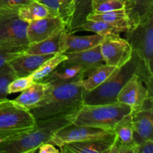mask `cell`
I'll list each match as a JSON object with an SVG mask.
<instances>
[{"instance_id": "cell-32", "label": "cell", "mask_w": 153, "mask_h": 153, "mask_svg": "<svg viewBox=\"0 0 153 153\" xmlns=\"http://www.w3.org/2000/svg\"><path fill=\"white\" fill-rule=\"evenodd\" d=\"M32 0H0V10L18 11L20 7Z\"/></svg>"}, {"instance_id": "cell-20", "label": "cell", "mask_w": 153, "mask_h": 153, "mask_svg": "<svg viewBox=\"0 0 153 153\" xmlns=\"http://www.w3.org/2000/svg\"><path fill=\"white\" fill-rule=\"evenodd\" d=\"M85 72V69L79 66L62 67L59 64L43 82H49L52 85L70 83L83 79Z\"/></svg>"}, {"instance_id": "cell-23", "label": "cell", "mask_w": 153, "mask_h": 153, "mask_svg": "<svg viewBox=\"0 0 153 153\" xmlns=\"http://www.w3.org/2000/svg\"><path fill=\"white\" fill-rule=\"evenodd\" d=\"M113 131L116 134L117 140L120 143L131 149L132 153H135V143L133 140L134 127L131 112L125 115L115 124Z\"/></svg>"}, {"instance_id": "cell-4", "label": "cell", "mask_w": 153, "mask_h": 153, "mask_svg": "<svg viewBox=\"0 0 153 153\" xmlns=\"http://www.w3.org/2000/svg\"><path fill=\"white\" fill-rule=\"evenodd\" d=\"M131 112L130 107L119 102L96 105H83L73 115L72 123L113 131L115 124Z\"/></svg>"}, {"instance_id": "cell-33", "label": "cell", "mask_w": 153, "mask_h": 153, "mask_svg": "<svg viewBox=\"0 0 153 153\" xmlns=\"http://www.w3.org/2000/svg\"><path fill=\"white\" fill-rule=\"evenodd\" d=\"M22 52H13L7 49H0V68L8 64L11 60L20 55Z\"/></svg>"}, {"instance_id": "cell-16", "label": "cell", "mask_w": 153, "mask_h": 153, "mask_svg": "<svg viewBox=\"0 0 153 153\" xmlns=\"http://www.w3.org/2000/svg\"><path fill=\"white\" fill-rule=\"evenodd\" d=\"M52 88L53 85L49 82H34L13 101L20 107L30 111L49 94Z\"/></svg>"}, {"instance_id": "cell-9", "label": "cell", "mask_w": 153, "mask_h": 153, "mask_svg": "<svg viewBox=\"0 0 153 153\" xmlns=\"http://www.w3.org/2000/svg\"><path fill=\"white\" fill-rule=\"evenodd\" d=\"M112 132L114 131H108L102 128L85 126H76L73 123H70L56 131L49 143L60 147L67 143L84 141L91 139L105 137Z\"/></svg>"}, {"instance_id": "cell-1", "label": "cell", "mask_w": 153, "mask_h": 153, "mask_svg": "<svg viewBox=\"0 0 153 153\" xmlns=\"http://www.w3.org/2000/svg\"><path fill=\"white\" fill-rule=\"evenodd\" d=\"M134 75L138 76L143 81L149 97L153 98V77L148 74L140 59L132 51L131 59L118 68L107 80L92 91H84L83 105H96L117 102L120 90Z\"/></svg>"}, {"instance_id": "cell-35", "label": "cell", "mask_w": 153, "mask_h": 153, "mask_svg": "<svg viewBox=\"0 0 153 153\" xmlns=\"http://www.w3.org/2000/svg\"><path fill=\"white\" fill-rule=\"evenodd\" d=\"M107 153H132V152H131V149H129L126 146L120 143L115 137L113 144L108 149Z\"/></svg>"}, {"instance_id": "cell-29", "label": "cell", "mask_w": 153, "mask_h": 153, "mask_svg": "<svg viewBox=\"0 0 153 153\" xmlns=\"http://www.w3.org/2000/svg\"><path fill=\"white\" fill-rule=\"evenodd\" d=\"M130 0H93L92 11L107 12L126 8Z\"/></svg>"}, {"instance_id": "cell-26", "label": "cell", "mask_w": 153, "mask_h": 153, "mask_svg": "<svg viewBox=\"0 0 153 153\" xmlns=\"http://www.w3.org/2000/svg\"><path fill=\"white\" fill-rule=\"evenodd\" d=\"M17 13L19 17L27 23L47 16H54L46 6L34 0L20 7Z\"/></svg>"}, {"instance_id": "cell-13", "label": "cell", "mask_w": 153, "mask_h": 153, "mask_svg": "<svg viewBox=\"0 0 153 153\" xmlns=\"http://www.w3.org/2000/svg\"><path fill=\"white\" fill-rule=\"evenodd\" d=\"M116 137L114 132L99 138L67 143L60 146L62 153H107Z\"/></svg>"}, {"instance_id": "cell-8", "label": "cell", "mask_w": 153, "mask_h": 153, "mask_svg": "<svg viewBox=\"0 0 153 153\" xmlns=\"http://www.w3.org/2000/svg\"><path fill=\"white\" fill-rule=\"evenodd\" d=\"M100 50L105 64L117 68L125 65L132 55L130 44L120 35L105 37L100 43Z\"/></svg>"}, {"instance_id": "cell-6", "label": "cell", "mask_w": 153, "mask_h": 153, "mask_svg": "<svg viewBox=\"0 0 153 153\" xmlns=\"http://www.w3.org/2000/svg\"><path fill=\"white\" fill-rule=\"evenodd\" d=\"M18 11L0 10V49L22 52L29 45L28 24L18 16Z\"/></svg>"}, {"instance_id": "cell-21", "label": "cell", "mask_w": 153, "mask_h": 153, "mask_svg": "<svg viewBox=\"0 0 153 153\" xmlns=\"http://www.w3.org/2000/svg\"><path fill=\"white\" fill-rule=\"evenodd\" d=\"M104 37L98 34L78 36L68 33L66 38V49L64 53L81 52L92 49L100 45Z\"/></svg>"}, {"instance_id": "cell-25", "label": "cell", "mask_w": 153, "mask_h": 153, "mask_svg": "<svg viewBox=\"0 0 153 153\" xmlns=\"http://www.w3.org/2000/svg\"><path fill=\"white\" fill-rule=\"evenodd\" d=\"M46 6L54 16H58L64 22L66 28L70 24L73 13L74 0H34Z\"/></svg>"}, {"instance_id": "cell-27", "label": "cell", "mask_w": 153, "mask_h": 153, "mask_svg": "<svg viewBox=\"0 0 153 153\" xmlns=\"http://www.w3.org/2000/svg\"><path fill=\"white\" fill-rule=\"evenodd\" d=\"M80 31H87L94 32V34H98L102 37H108V36L120 35V33L124 32L122 28L119 27L109 24L108 22L102 21L88 20L86 22L78 27L75 32Z\"/></svg>"}, {"instance_id": "cell-14", "label": "cell", "mask_w": 153, "mask_h": 153, "mask_svg": "<svg viewBox=\"0 0 153 153\" xmlns=\"http://www.w3.org/2000/svg\"><path fill=\"white\" fill-rule=\"evenodd\" d=\"M64 54L67 56V59L60 64L62 67L79 66L88 71L105 64L100 50V44L88 50Z\"/></svg>"}, {"instance_id": "cell-22", "label": "cell", "mask_w": 153, "mask_h": 153, "mask_svg": "<svg viewBox=\"0 0 153 153\" xmlns=\"http://www.w3.org/2000/svg\"><path fill=\"white\" fill-rule=\"evenodd\" d=\"M87 20L102 21L122 28L124 32L130 28L129 21L126 8L107 12L92 11L87 17Z\"/></svg>"}, {"instance_id": "cell-2", "label": "cell", "mask_w": 153, "mask_h": 153, "mask_svg": "<svg viewBox=\"0 0 153 153\" xmlns=\"http://www.w3.org/2000/svg\"><path fill=\"white\" fill-rule=\"evenodd\" d=\"M81 80L53 85L47 96L29 111L35 120L64 114H74L83 105Z\"/></svg>"}, {"instance_id": "cell-34", "label": "cell", "mask_w": 153, "mask_h": 153, "mask_svg": "<svg viewBox=\"0 0 153 153\" xmlns=\"http://www.w3.org/2000/svg\"><path fill=\"white\" fill-rule=\"evenodd\" d=\"M135 153H153V140H145L135 145Z\"/></svg>"}, {"instance_id": "cell-15", "label": "cell", "mask_w": 153, "mask_h": 153, "mask_svg": "<svg viewBox=\"0 0 153 153\" xmlns=\"http://www.w3.org/2000/svg\"><path fill=\"white\" fill-rule=\"evenodd\" d=\"M68 31L64 29L42 41L31 43L22 52L26 55H55L64 53L66 49V38Z\"/></svg>"}, {"instance_id": "cell-7", "label": "cell", "mask_w": 153, "mask_h": 153, "mask_svg": "<svg viewBox=\"0 0 153 153\" xmlns=\"http://www.w3.org/2000/svg\"><path fill=\"white\" fill-rule=\"evenodd\" d=\"M125 33V39L132 51L140 58L148 74L153 77V15Z\"/></svg>"}, {"instance_id": "cell-10", "label": "cell", "mask_w": 153, "mask_h": 153, "mask_svg": "<svg viewBox=\"0 0 153 153\" xmlns=\"http://www.w3.org/2000/svg\"><path fill=\"white\" fill-rule=\"evenodd\" d=\"M135 145L145 140H153V99L147 98L142 107L131 111Z\"/></svg>"}, {"instance_id": "cell-36", "label": "cell", "mask_w": 153, "mask_h": 153, "mask_svg": "<svg viewBox=\"0 0 153 153\" xmlns=\"http://www.w3.org/2000/svg\"><path fill=\"white\" fill-rule=\"evenodd\" d=\"M37 152L38 153H58L60 152V150L57 149L54 145L49 143H46L40 145Z\"/></svg>"}, {"instance_id": "cell-31", "label": "cell", "mask_w": 153, "mask_h": 153, "mask_svg": "<svg viewBox=\"0 0 153 153\" xmlns=\"http://www.w3.org/2000/svg\"><path fill=\"white\" fill-rule=\"evenodd\" d=\"M33 83H34V81L31 76L16 78L9 84L8 89H7L8 94L22 92L24 90L31 86Z\"/></svg>"}, {"instance_id": "cell-30", "label": "cell", "mask_w": 153, "mask_h": 153, "mask_svg": "<svg viewBox=\"0 0 153 153\" xmlns=\"http://www.w3.org/2000/svg\"><path fill=\"white\" fill-rule=\"evenodd\" d=\"M16 78V73L8 64L0 68V102L7 99L9 84Z\"/></svg>"}, {"instance_id": "cell-19", "label": "cell", "mask_w": 153, "mask_h": 153, "mask_svg": "<svg viewBox=\"0 0 153 153\" xmlns=\"http://www.w3.org/2000/svg\"><path fill=\"white\" fill-rule=\"evenodd\" d=\"M117 67L104 64L86 71L84 75V78L81 81L84 91H92L107 80L117 70Z\"/></svg>"}, {"instance_id": "cell-17", "label": "cell", "mask_w": 153, "mask_h": 153, "mask_svg": "<svg viewBox=\"0 0 153 153\" xmlns=\"http://www.w3.org/2000/svg\"><path fill=\"white\" fill-rule=\"evenodd\" d=\"M54 55H26L22 53L8 63L17 77L32 74Z\"/></svg>"}, {"instance_id": "cell-18", "label": "cell", "mask_w": 153, "mask_h": 153, "mask_svg": "<svg viewBox=\"0 0 153 153\" xmlns=\"http://www.w3.org/2000/svg\"><path fill=\"white\" fill-rule=\"evenodd\" d=\"M126 10L132 28L153 15V0H130Z\"/></svg>"}, {"instance_id": "cell-12", "label": "cell", "mask_w": 153, "mask_h": 153, "mask_svg": "<svg viewBox=\"0 0 153 153\" xmlns=\"http://www.w3.org/2000/svg\"><path fill=\"white\" fill-rule=\"evenodd\" d=\"M147 98L151 97L144 83L138 76L134 75L120 90L117 100L119 102L130 107L132 111L142 107Z\"/></svg>"}, {"instance_id": "cell-24", "label": "cell", "mask_w": 153, "mask_h": 153, "mask_svg": "<svg viewBox=\"0 0 153 153\" xmlns=\"http://www.w3.org/2000/svg\"><path fill=\"white\" fill-rule=\"evenodd\" d=\"M93 0H74L73 13L70 24L66 28L69 34H74L75 30L86 22L87 17L92 12Z\"/></svg>"}, {"instance_id": "cell-28", "label": "cell", "mask_w": 153, "mask_h": 153, "mask_svg": "<svg viewBox=\"0 0 153 153\" xmlns=\"http://www.w3.org/2000/svg\"><path fill=\"white\" fill-rule=\"evenodd\" d=\"M67 59L64 53H57L45 61L31 76L34 82H43L58 65Z\"/></svg>"}, {"instance_id": "cell-5", "label": "cell", "mask_w": 153, "mask_h": 153, "mask_svg": "<svg viewBox=\"0 0 153 153\" xmlns=\"http://www.w3.org/2000/svg\"><path fill=\"white\" fill-rule=\"evenodd\" d=\"M36 126V120L29 111L13 100L0 102V143L18 137Z\"/></svg>"}, {"instance_id": "cell-3", "label": "cell", "mask_w": 153, "mask_h": 153, "mask_svg": "<svg viewBox=\"0 0 153 153\" xmlns=\"http://www.w3.org/2000/svg\"><path fill=\"white\" fill-rule=\"evenodd\" d=\"M73 114H64L36 120L33 129L0 143V153H34L40 145L49 143L53 134L72 123Z\"/></svg>"}, {"instance_id": "cell-11", "label": "cell", "mask_w": 153, "mask_h": 153, "mask_svg": "<svg viewBox=\"0 0 153 153\" xmlns=\"http://www.w3.org/2000/svg\"><path fill=\"white\" fill-rule=\"evenodd\" d=\"M66 29L64 21L58 16H47L28 24L27 38L29 44L38 43Z\"/></svg>"}]
</instances>
